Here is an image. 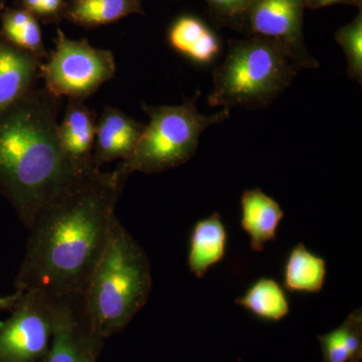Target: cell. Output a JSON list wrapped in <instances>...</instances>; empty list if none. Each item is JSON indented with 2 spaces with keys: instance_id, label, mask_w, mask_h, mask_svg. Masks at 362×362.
Listing matches in <instances>:
<instances>
[{
  "instance_id": "obj_13",
  "label": "cell",
  "mask_w": 362,
  "mask_h": 362,
  "mask_svg": "<svg viewBox=\"0 0 362 362\" xmlns=\"http://www.w3.org/2000/svg\"><path fill=\"white\" fill-rule=\"evenodd\" d=\"M285 214L277 201L259 188L245 190L240 197V226L249 235L252 251L277 240V230Z\"/></svg>"
},
{
  "instance_id": "obj_26",
  "label": "cell",
  "mask_w": 362,
  "mask_h": 362,
  "mask_svg": "<svg viewBox=\"0 0 362 362\" xmlns=\"http://www.w3.org/2000/svg\"><path fill=\"white\" fill-rule=\"evenodd\" d=\"M9 0H0V11L4 9V7H6L7 2Z\"/></svg>"
},
{
  "instance_id": "obj_2",
  "label": "cell",
  "mask_w": 362,
  "mask_h": 362,
  "mask_svg": "<svg viewBox=\"0 0 362 362\" xmlns=\"http://www.w3.org/2000/svg\"><path fill=\"white\" fill-rule=\"evenodd\" d=\"M62 98L30 90L0 115V194L30 228L40 211L86 175L59 144Z\"/></svg>"
},
{
  "instance_id": "obj_19",
  "label": "cell",
  "mask_w": 362,
  "mask_h": 362,
  "mask_svg": "<svg viewBox=\"0 0 362 362\" xmlns=\"http://www.w3.org/2000/svg\"><path fill=\"white\" fill-rule=\"evenodd\" d=\"M324 362H361L362 310L356 309L341 325L318 337Z\"/></svg>"
},
{
  "instance_id": "obj_11",
  "label": "cell",
  "mask_w": 362,
  "mask_h": 362,
  "mask_svg": "<svg viewBox=\"0 0 362 362\" xmlns=\"http://www.w3.org/2000/svg\"><path fill=\"white\" fill-rule=\"evenodd\" d=\"M97 114L83 102L69 100L63 121L59 123L58 140L66 158L80 170L96 168L93 163Z\"/></svg>"
},
{
  "instance_id": "obj_25",
  "label": "cell",
  "mask_w": 362,
  "mask_h": 362,
  "mask_svg": "<svg viewBox=\"0 0 362 362\" xmlns=\"http://www.w3.org/2000/svg\"><path fill=\"white\" fill-rule=\"evenodd\" d=\"M21 293L23 292L16 290L13 295L0 297V309H11V310H13V307L16 306V302L20 299Z\"/></svg>"
},
{
  "instance_id": "obj_23",
  "label": "cell",
  "mask_w": 362,
  "mask_h": 362,
  "mask_svg": "<svg viewBox=\"0 0 362 362\" xmlns=\"http://www.w3.org/2000/svg\"><path fill=\"white\" fill-rule=\"evenodd\" d=\"M68 0H18V7L25 9L42 23H57L64 20Z\"/></svg>"
},
{
  "instance_id": "obj_1",
  "label": "cell",
  "mask_w": 362,
  "mask_h": 362,
  "mask_svg": "<svg viewBox=\"0 0 362 362\" xmlns=\"http://www.w3.org/2000/svg\"><path fill=\"white\" fill-rule=\"evenodd\" d=\"M124 185L95 169L42 209L33 221L16 290L49 299L80 296L110 238Z\"/></svg>"
},
{
  "instance_id": "obj_22",
  "label": "cell",
  "mask_w": 362,
  "mask_h": 362,
  "mask_svg": "<svg viewBox=\"0 0 362 362\" xmlns=\"http://www.w3.org/2000/svg\"><path fill=\"white\" fill-rule=\"evenodd\" d=\"M211 13L228 25H244L247 11L254 0H206Z\"/></svg>"
},
{
  "instance_id": "obj_4",
  "label": "cell",
  "mask_w": 362,
  "mask_h": 362,
  "mask_svg": "<svg viewBox=\"0 0 362 362\" xmlns=\"http://www.w3.org/2000/svg\"><path fill=\"white\" fill-rule=\"evenodd\" d=\"M304 66L285 45L258 37L232 40L223 64L214 71L211 107L265 108L290 85Z\"/></svg>"
},
{
  "instance_id": "obj_16",
  "label": "cell",
  "mask_w": 362,
  "mask_h": 362,
  "mask_svg": "<svg viewBox=\"0 0 362 362\" xmlns=\"http://www.w3.org/2000/svg\"><path fill=\"white\" fill-rule=\"evenodd\" d=\"M327 276L326 261L302 243L293 247L283 266V285L290 293L317 294L322 291Z\"/></svg>"
},
{
  "instance_id": "obj_12",
  "label": "cell",
  "mask_w": 362,
  "mask_h": 362,
  "mask_svg": "<svg viewBox=\"0 0 362 362\" xmlns=\"http://www.w3.org/2000/svg\"><path fill=\"white\" fill-rule=\"evenodd\" d=\"M42 63L0 35V115L35 89Z\"/></svg>"
},
{
  "instance_id": "obj_21",
  "label": "cell",
  "mask_w": 362,
  "mask_h": 362,
  "mask_svg": "<svg viewBox=\"0 0 362 362\" xmlns=\"http://www.w3.org/2000/svg\"><path fill=\"white\" fill-rule=\"evenodd\" d=\"M335 40L344 52L349 78L362 82V13L335 33Z\"/></svg>"
},
{
  "instance_id": "obj_8",
  "label": "cell",
  "mask_w": 362,
  "mask_h": 362,
  "mask_svg": "<svg viewBox=\"0 0 362 362\" xmlns=\"http://www.w3.org/2000/svg\"><path fill=\"white\" fill-rule=\"evenodd\" d=\"M51 345L40 362H99L103 338L86 317L80 296L52 300Z\"/></svg>"
},
{
  "instance_id": "obj_15",
  "label": "cell",
  "mask_w": 362,
  "mask_h": 362,
  "mask_svg": "<svg viewBox=\"0 0 362 362\" xmlns=\"http://www.w3.org/2000/svg\"><path fill=\"white\" fill-rule=\"evenodd\" d=\"M169 45L175 51L202 65H209L220 52V40L216 33L199 18L181 16L168 33Z\"/></svg>"
},
{
  "instance_id": "obj_17",
  "label": "cell",
  "mask_w": 362,
  "mask_h": 362,
  "mask_svg": "<svg viewBox=\"0 0 362 362\" xmlns=\"http://www.w3.org/2000/svg\"><path fill=\"white\" fill-rule=\"evenodd\" d=\"M134 13H144L142 0H68L64 20L82 28H95Z\"/></svg>"
},
{
  "instance_id": "obj_7",
  "label": "cell",
  "mask_w": 362,
  "mask_h": 362,
  "mask_svg": "<svg viewBox=\"0 0 362 362\" xmlns=\"http://www.w3.org/2000/svg\"><path fill=\"white\" fill-rule=\"evenodd\" d=\"M52 300L23 292L13 314L0 322V362H40L52 337Z\"/></svg>"
},
{
  "instance_id": "obj_18",
  "label": "cell",
  "mask_w": 362,
  "mask_h": 362,
  "mask_svg": "<svg viewBox=\"0 0 362 362\" xmlns=\"http://www.w3.org/2000/svg\"><path fill=\"white\" fill-rule=\"evenodd\" d=\"M235 303L252 316L267 322H279L290 312V301L284 287L273 278H259Z\"/></svg>"
},
{
  "instance_id": "obj_14",
  "label": "cell",
  "mask_w": 362,
  "mask_h": 362,
  "mask_svg": "<svg viewBox=\"0 0 362 362\" xmlns=\"http://www.w3.org/2000/svg\"><path fill=\"white\" fill-rule=\"evenodd\" d=\"M228 245V230L220 214L195 223L188 243L187 264L197 278H204L211 267L223 261Z\"/></svg>"
},
{
  "instance_id": "obj_6",
  "label": "cell",
  "mask_w": 362,
  "mask_h": 362,
  "mask_svg": "<svg viewBox=\"0 0 362 362\" xmlns=\"http://www.w3.org/2000/svg\"><path fill=\"white\" fill-rule=\"evenodd\" d=\"M115 73L112 52L92 47L85 39H69L59 28L54 51L40 66L45 89L54 96L81 102L95 94Z\"/></svg>"
},
{
  "instance_id": "obj_10",
  "label": "cell",
  "mask_w": 362,
  "mask_h": 362,
  "mask_svg": "<svg viewBox=\"0 0 362 362\" xmlns=\"http://www.w3.org/2000/svg\"><path fill=\"white\" fill-rule=\"evenodd\" d=\"M145 124L114 107H105L98 118L93 163L100 169L105 163L129 158L139 141Z\"/></svg>"
},
{
  "instance_id": "obj_3",
  "label": "cell",
  "mask_w": 362,
  "mask_h": 362,
  "mask_svg": "<svg viewBox=\"0 0 362 362\" xmlns=\"http://www.w3.org/2000/svg\"><path fill=\"white\" fill-rule=\"evenodd\" d=\"M151 289L148 257L116 218L103 255L81 295L93 329L103 339L121 332L148 301Z\"/></svg>"
},
{
  "instance_id": "obj_9",
  "label": "cell",
  "mask_w": 362,
  "mask_h": 362,
  "mask_svg": "<svg viewBox=\"0 0 362 362\" xmlns=\"http://www.w3.org/2000/svg\"><path fill=\"white\" fill-rule=\"evenodd\" d=\"M304 0H254L244 25L252 35L278 40L301 62L304 69L318 66L303 39Z\"/></svg>"
},
{
  "instance_id": "obj_20",
  "label": "cell",
  "mask_w": 362,
  "mask_h": 362,
  "mask_svg": "<svg viewBox=\"0 0 362 362\" xmlns=\"http://www.w3.org/2000/svg\"><path fill=\"white\" fill-rule=\"evenodd\" d=\"M0 35L25 51L45 61L47 54L40 21L20 7H4L0 13Z\"/></svg>"
},
{
  "instance_id": "obj_24",
  "label": "cell",
  "mask_w": 362,
  "mask_h": 362,
  "mask_svg": "<svg viewBox=\"0 0 362 362\" xmlns=\"http://www.w3.org/2000/svg\"><path fill=\"white\" fill-rule=\"evenodd\" d=\"M305 7L312 9L322 8V7L333 6V4H349L361 7V0H304Z\"/></svg>"
},
{
  "instance_id": "obj_5",
  "label": "cell",
  "mask_w": 362,
  "mask_h": 362,
  "mask_svg": "<svg viewBox=\"0 0 362 362\" xmlns=\"http://www.w3.org/2000/svg\"><path fill=\"white\" fill-rule=\"evenodd\" d=\"M149 116L132 156L118 164L114 175L125 185L132 173H157L187 163L197 151L199 137L211 126L230 117L223 108L214 115H204L197 107V97L175 106L143 104Z\"/></svg>"
}]
</instances>
